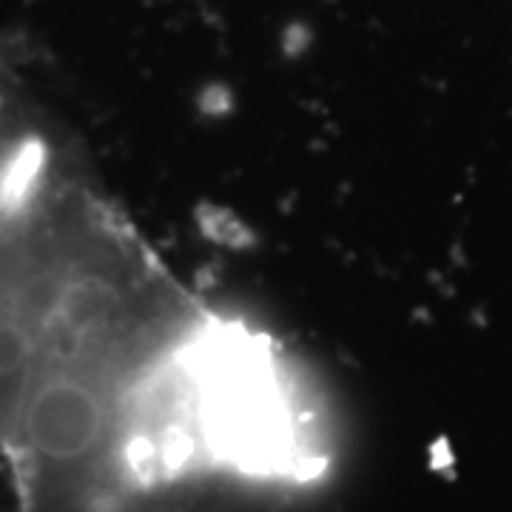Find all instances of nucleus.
<instances>
[{
    "instance_id": "f257e3e1",
    "label": "nucleus",
    "mask_w": 512,
    "mask_h": 512,
    "mask_svg": "<svg viewBox=\"0 0 512 512\" xmlns=\"http://www.w3.org/2000/svg\"><path fill=\"white\" fill-rule=\"evenodd\" d=\"M282 350L165 265L0 55V461L18 512H222L322 421Z\"/></svg>"
}]
</instances>
